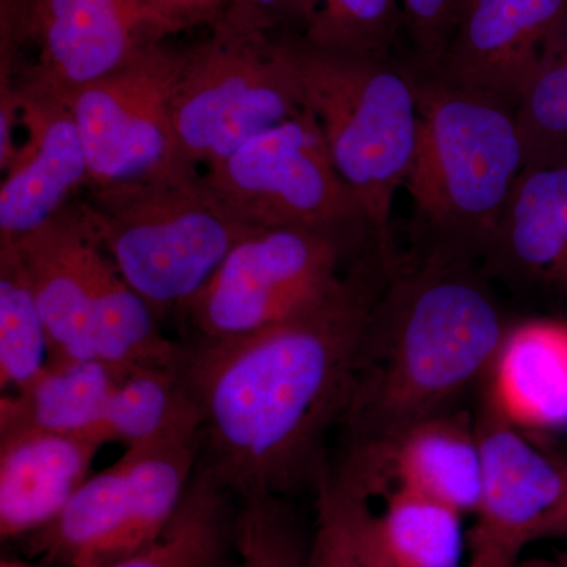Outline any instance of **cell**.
Segmentation results:
<instances>
[{"label":"cell","instance_id":"6da1fadb","mask_svg":"<svg viewBox=\"0 0 567 567\" xmlns=\"http://www.w3.org/2000/svg\"><path fill=\"white\" fill-rule=\"evenodd\" d=\"M399 256L372 244L308 308L252 333L188 346L183 372L203 416L200 464L238 502L316 487Z\"/></svg>","mask_w":567,"mask_h":567},{"label":"cell","instance_id":"7a4b0ae2","mask_svg":"<svg viewBox=\"0 0 567 567\" xmlns=\"http://www.w3.org/2000/svg\"><path fill=\"white\" fill-rule=\"evenodd\" d=\"M476 264L424 248L395 260L358 353L349 445L451 412L483 385L509 324Z\"/></svg>","mask_w":567,"mask_h":567},{"label":"cell","instance_id":"3957f363","mask_svg":"<svg viewBox=\"0 0 567 567\" xmlns=\"http://www.w3.org/2000/svg\"><path fill=\"white\" fill-rule=\"evenodd\" d=\"M417 134L405 188L416 248L483 262L527 166L516 110L409 62Z\"/></svg>","mask_w":567,"mask_h":567},{"label":"cell","instance_id":"277c9868","mask_svg":"<svg viewBox=\"0 0 567 567\" xmlns=\"http://www.w3.org/2000/svg\"><path fill=\"white\" fill-rule=\"evenodd\" d=\"M284 41L301 107L315 115L336 169L363 205L375 245L399 251L391 216L415 155L412 69L390 55L328 50L303 37Z\"/></svg>","mask_w":567,"mask_h":567},{"label":"cell","instance_id":"5b68a950","mask_svg":"<svg viewBox=\"0 0 567 567\" xmlns=\"http://www.w3.org/2000/svg\"><path fill=\"white\" fill-rule=\"evenodd\" d=\"M91 189L84 204L103 248L156 316L185 311L235 245L241 221L199 169Z\"/></svg>","mask_w":567,"mask_h":567},{"label":"cell","instance_id":"8992f818","mask_svg":"<svg viewBox=\"0 0 567 567\" xmlns=\"http://www.w3.org/2000/svg\"><path fill=\"white\" fill-rule=\"evenodd\" d=\"M205 181L252 227H293L364 252L374 241L363 205L336 169L322 130L301 110L208 164Z\"/></svg>","mask_w":567,"mask_h":567},{"label":"cell","instance_id":"52a82bcc","mask_svg":"<svg viewBox=\"0 0 567 567\" xmlns=\"http://www.w3.org/2000/svg\"><path fill=\"white\" fill-rule=\"evenodd\" d=\"M212 28L210 39L186 51L174 95L178 145L196 167L226 158L303 110L286 41L221 24Z\"/></svg>","mask_w":567,"mask_h":567},{"label":"cell","instance_id":"ba28073f","mask_svg":"<svg viewBox=\"0 0 567 567\" xmlns=\"http://www.w3.org/2000/svg\"><path fill=\"white\" fill-rule=\"evenodd\" d=\"M185 61L186 51L158 41L70 96L87 156V188L199 169L183 158L174 126L175 89Z\"/></svg>","mask_w":567,"mask_h":567},{"label":"cell","instance_id":"9c48e42d","mask_svg":"<svg viewBox=\"0 0 567 567\" xmlns=\"http://www.w3.org/2000/svg\"><path fill=\"white\" fill-rule=\"evenodd\" d=\"M361 254L312 230L259 227L234 246L183 312L196 341L252 333L316 303L346 274L342 265Z\"/></svg>","mask_w":567,"mask_h":567},{"label":"cell","instance_id":"30bf717a","mask_svg":"<svg viewBox=\"0 0 567 567\" xmlns=\"http://www.w3.org/2000/svg\"><path fill=\"white\" fill-rule=\"evenodd\" d=\"M475 427L481 491L465 567H514L528 544L555 536L567 496V462L543 453L484 401Z\"/></svg>","mask_w":567,"mask_h":567},{"label":"cell","instance_id":"8fae6325","mask_svg":"<svg viewBox=\"0 0 567 567\" xmlns=\"http://www.w3.org/2000/svg\"><path fill=\"white\" fill-rule=\"evenodd\" d=\"M175 32L144 0H25L22 37L39 55L24 76L69 100Z\"/></svg>","mask_w":567,"mask_h":567},{"label":"cell","instance_id":"7c38bea8","mask_svg":"<svg viewBox=\"0 0 567 567\" xmlns=\"http://www.w3.org/2000/svg\"><path fill=\"white\" fill-rule=\"evenodd\" d=\"M330 472L358 494L406 491L473 514L481 491V450L475 417L454 410L425 417L364 445H349Z\"/></svg>","mask_w":567,"mask_h":567},{"label":"cell","instance_id":"4fadbf2b","mask_svg":"<svg viewBox=\"0 0 567 567\" xmlns=\"http://www.w3.org/2000/svg\"><path fill=\"white\" fill-rule=\"evenodd\" d=\"M24 137L0 183V241L28 237L87 186L89 163L69 100L29 78L17 82Z\"/></svg>","mask_w":567,"mask_h":567},{"label":"cell","instance_id":"5bb4252c","mask_svg":"<svg viewBox=\"0 0 567 567\" xmlns=\"http://www.w3.org/2000/svg\"><path fill=\"white\" fill-rule=\"evenodd\" d=\"M566 25L567 0H464L450 44L432 73L516 110Z\"/></svg>","mask_w":567,"mask_h":567},{"label":"cell","instance_id":"9a60e30c","mask_svg":"<svg viewBox=\"0 0 567 567\" xmlns=\"http://www.w3.org/2000/svg\"><path fill=\"white\" fill-rule=\"evenodd\" d=\"M7 244L24 265L50 338L51 360L96 358L93 311L112 260L84 204L66 205L35 233Z\"/></svg>","mask_w":567,"mask_h":567},{"label":"cell","instance_id":"2e32d148","mask_svg":"<svg viewBox=\"0 0 567 567\" xmlns=\"http://www.w3.org/2000/svg\"><path fill=\"white\" fill-rule=\"evenodd\" d=\"M481 264L507 286L567 297V164L522 171Z\"/></svg>","mask_w":567,"mask_h":567},{"label":"cell","instance_id":"e0dca14e","mask_svg":"<svg viewBox=\"0 0 567 567\" xmlns=\"http://www.w3.org/2000/svg\"><path fill=\"white\" fill-rule=\"evenodd\" d=\"M100 447L84 436L0 425V536L31 537L61 514L91 476Z\"/></svg>","mask_w":567,"mask_h":567},{"label":"cell","instance_id":"ac0fdd59","mask_svg":"<svg viewBox=\"0 0 567 567\" xmlns=\"http://www.w3.org/2000/svg\"><path fill=\"white\" fill-rule=\"evenodd\" d=\"M483 391L481 401L518 431H567L566 320L539 317L507 327Z\"/></svg>","mask_w":567,"mask_h":567},{"label":"cell","instance_id":"d6986e66","mask_svg":"<svg viewBox=\"0 0 567 567\" xmlns=\"http://www.w3.org/2000/svg\"><path fill=\"white\" fill-rule=\"evenodd\" d=\"M128 371L99 358L51 360L28 386L2 394L0 425H29L95 442L107 402Z\"/></svg>","mask_w":567,"mask_h":567},{"label":"cell","instance_id":"ffe728a7","mask_svg":"<svg viewBox=\"0 0 567 567\" xmlns=\"http://www.w3.org/2000/svg\"><path fill=\"white\" fill-rule=\"evenodd\" d=\"M238 513L240 502L199 462L162 535L107 567H230L237 555Z\"/></svg>","mask_w":567,"mask_h":567},{"label":"cell","instance_id":"44dd1931","mask_svg":"<svg viewBox=\"0 0 567 567\" xmlns=\"http://www.w3.org/2000/svg\"><path fill=\"white\" fill-rule=\"evenodd\" d=\"M200 415L182 365H151L126 372L115 386L95 432L100 446L140 445L186 417Z\"/></svg>","mask_w":567,"mask_h":567},{"label":"cell","instance_id":"7402d4cb","mask_svg":"<svg viewBox=\"0 0 567 567\" xmlns=\"http://www.w3.org/2000/svg\"><path fill=\"white\" fill-rule=\"evenodd\" d=\"M375 535L391 567H462L464 514L406 491L382 495Z\"/></svg>","mask_w":567,"mask_h":567},{"label":"cell","instance_id":"603a6c76","mask_svg":"<svg viewBox=\"0 0 567 567\" xmlns=\"http://www.w3.org/2000/svg\"><path fill=\"white\" fill-rule=\"evenodd\" d=\"M315 491L316 525L306 567H391L377 539L371 499L328 468Z\"/></svg>","mask_w":567,"mask_h":567},{"label":"cell","instance_id":"cb8c5ba5","mask_svg":"<svg viewBox=\"0 0 567 567\" xmlns=\"http://www.w3.org/2000/svg\"><path fill=\"white\" fill-rule=\"evenodd\" d=\"M51 360L50 338L17 248L0 241V388L17 393Z\"/></svg>","mask_w":567,"mask_h":567},{"label":"cell","instance_id":"d4e9b609","mask_svg":"<svg viewBox=\"0 0 567 567\" xmlns=\"http://www.w3.org/2000/svg\"><path fill=\"white\" fill-rule=\"evenodd\" d=\"M516 118L525 167L567 164V25L522 93Z\"/></svg>","mask_w":567,"mask_h":567},{"label":"cell","instance_id":"484cf974","mask_svg":"<svg viewBox=\"0 0 567 567\" xmlns=\"http://www.w3.org/2000/svg\"><path fill=\"white\" fill-rule=\"evenodd\" d=\"M281 496L240 502L234 567H306L308 546Z\"/></svg>","mask_w":567,"mask_h":567},{"label":"cell","instance_id":"4316f807","mask_svg":"<svg viewBox=\"0 0 567 567\" xmlns=\"http://www.w3.org/2000/svg\"><path fill=\"white\" fill-rule=\"evenodd\" d=\"M412 41L413 65L432 71L445 54L464 0H399Z\"/></svg>","mask_w":567,"mask_h":567},{"label":"cell","instance_id":"83f0119b","mask_svg":"<svg viewBox=\"0 0 567 567\" xmlns=\"http://www.w3.org/2000/svg\"><path fill=\"white\" fill-rule=\"evenodd\" d=\"M215 24L237 31L268 33L278 21L271 0H224L221 17Z\"/></svg>","mask_w":567,"mask_h":567},{"label":"cell","instance_id":"f1b7e54d","mask_svg":"<svg viewBox=\"0 0 567 567\" xmlns=\"http://www.w3.org/2000/svg\"><path fill=\"white\" fill-rule=\"evenodd\" d=\"M276 21L279 24L300 25L309 28L319 10V0H271Z\"/></svg>","mask_w":567,"mask_h":567},{"label":"cell","instance_id":"f546056e","mask_svg":"<svg viewBox=\"0 0 567 567\" xmlns=\"http://www.w3.org/2000/svg\"><path fill=\"white\" fill-rule=\"evenodd\" d=\"M152 10L181 32L188 25L199 24L193 0H144Z\"/></svg>","mask_w":567,"mask_h":567},{"label":"cell","instance_id":"4dcf8cb0","mask_svg":"<svg viewBox=\"0 0 567 567\" xmlns=\"http://www.w3.org/2000/svg\"><path fill=\"white\" fill-rule=\"evenodd\" d=\"M194 11H196L197 22H207L215 24L221 17L224 0H193Z\"/></svg>","mask_w":567,"mask_h":567},{"label":"cell","instance_id":"1f68e13d","mask_svg":"<svg viewBox=\"0 0 567 567\" xmlns=\"http://www.w3.org/2000/svg\"><path fill=\"white\" fill-rule=\"evenodd\" d=\"M514 567H567V554L559 558L520 559Z\"/></svg>","mask_w":567,"mask_h":567},{"label":"cell","instance_id":"d6a6232c","mask_svg":"<svg viewBox=\"0 0 567 567\" xmlns=\"http://www.w3.org/2000/svg\"><path fill=\"white\" fill-rule=\"evenodd\" d=\"M555 536H567V496L561 514H559L557 528H555Z\"/></svg>","mask_w":567,"mask_h":567},{"label":"cell","instance_id":"836d02e7","mask_svg":"<svg viewBox=\"0 0 567 567\" xmlns=\"http://www.w3.org/2000/svg\"><path fill=\"white\" fill-rule=\"evenodd\" d=\"M0 567H40L32 565V563L24 561V559L3 558L0 561Z\"/></svg>","mask_w":567,"mask_h":567}]
</instances>
